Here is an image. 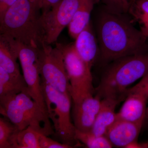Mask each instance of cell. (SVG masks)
I'll use <instances>...</instances> for the list:
<instances>
[{"mask_svg":"<svg viewBox=\"0 0 148 148\" xmlns=\"http://www.w3.org/2000/svg\"><path fill=\"white\" fill-rule=\"evenodd\" d=\"M75 138L89 148H111L113 146L106 135L99 136L91 132H81L76 129Z\"/></svg>","mask_w":148,"mask_h":148,"instance_id":"obj_21","label":"cell"},{"mask_svg":"<svg viewBox=\"0 0 148 148\" xmlns=\"http://www.w3.org/2000/svg\"><path fill=\"white\" fill-rule=\"evenodd\" d=\"M107 9L117 13H127L130 5L129 0H101Z\"/></svg>","mask_w":148,"mask_h":148,"instance_id":"obj_23","label":"cell"},{"mask_svg":"<svg viewBox=\"0 0 148 148\" xmlns=\"http://www.w3.org/2000/svg\"><path fill=\"white\" fill-rule=\"evenodd\" d=\"M15 95L0 97V112L19 130H21L30 126L31 123L27 115L18 105Z\"/></svg>","mask_w":148,"mask_h":148,"instance_id":"obj_15","label":"cell"},{"mask_svg":"<svg viewBox=\"0 0 148 148\" xmlns=\"http://www.w3.org/2000/svg\"><path fill=\"white\" fill-rule=\"evenodd\" d=\"M96 0H82L69 26V35L75 39L90 24V17Z\"/></svg>","mask_w":148,"mask_h":148,"instance_id":"obj_17","label":"cell"},{"mask_svg":"<svg viewBox=\"0 0 148 148\" xmlns=\"http://www.w3.org/2000/svg\"><path fill=\"white\" fill-rule=\"evenodd\" d=\"M130 3V5L132 4L135 1H136L137 0H129Z\"/></svg>","mask_w":148,"mask_h":148,"instance_id":"obj_28","label":"cell"},{"mask_svg":"<svg viewBox=\"0 0 148 148\" xmlns=\"http://www.w3.org/2000/svg\"><path fill=\"white\" fill-rule=\"evenodd\" d=\"M147 78H148V80H147V86H148V73L147 74Z\"/></svg>","mask_w":148,"mask_h":148,"instance_id":"obj_29","label":"cell"},{"mask_svg":"<svg viewBox=\"0 0 148 148\" xmlns=\"http://www.w3.org/2000/svg\"><path fill=\"white\" fill-rule=\"evenodd\" d=\"M61 1V0H40L42 12L49 10Z\"/></svg>","mask_w":148,"mask_h":148,"instance_id":"obj_25","label":"cell"},{"mask_svg":"<svg viewBox=\"0 0 148 148\" xmlns=\"http://www.w3.org/2000/svg\"><path fill=\"white\" fill-rule=\"evenodd\" d=\"M18 0H0V18L3 16L6 11Z\"/></svg>","mask_w":148,"mask_h":148,"instance_id":"obj_26","label":"cell"},{"mask_svg":"<svg viewBox=\"0 0 148 148\" xmlns=\"http://www.w3.org/2000/svg\"><path fill=\"white\" fill-rule=\"evenodd\" d=\"M21 92L29 94L24 77L18 78L13 76L0 67V97L16 95Z\"/></svg>","mask_w":148,"mask_h":148,"instance_id":"obj_18","label":"cell"},{"mask_svg":"<svg viewBox=\"0 0 148 148\" xmlns=\"http://www.w3.org/2000/svg\"><path fill=\"white\" fill-rule=\"evenodd\" d=\"M140 31L146 38H148V20L143 25L140 26Z\"/></svg>","mask_w":148,"mask_h":148,"instance_id":"obj_27","label":"cell"},{"mask_svg":"<svg viewBox=\"0 0 148 148\" xmlns=\"http://www.w3.org/2000/svg\"><path fill=\"white\" fill-rule=\"evenodd\" d=\"M143 123L117 119L110 127L106 136L113 147L128 148L138 141Z\"/></svg>","mask_w":148,"mask_h":148,"instance_id":"obj_12","label":"cell"},{"mask_svg":"<svg viewBox=\"0 0 148 148\" xmlns=\"http://www.w3.org/2000/svg\"><path fill=\"white\" fill-rule=\"evenodd\" d=\"M74 45L77 53L91 70L100 56V48L90 23L75 39Z\"/></svg>","mask_w":148,"mask_h":148,"instance_id":"obj_13","label":"cell"},{"mask_svg":"<svg viewBox=\"0 0 148 148\" xmlns=\"http://www.w3.org/2000/svg\"><path fill=\"white\" fill-rule=\"evenodd\" d=\"M95 90L101 99L111 98L124 101L128 87L148 73V51L113 61Z\"/></svg>","mask_w":148,"mask_h":148,"instance_id":"obj_3","label":"cell"},{"mask_svg":"<svg viewBox=\"0 0 148 148\" xmlns=\"http://www.w3.org/2000/svg\"><path fill=\"white\" fill-rule=\"evenodd\" d=\"M40 148H73L69 145L48 138V136L40 134L39 138Z\"/></svg>","mask_w":148,"mask_h":148,"instance_id":"obj_24","label":"cell"},{"mask_svg":"<svg viewBox=\"0 0 148 148\" xmlns=\"http://www.w3.org/2000/svg\"><path fill=\"white\" fill-rule=\"evenodd\" d=\"M40 0H18L0 18V35L36 48L45 42Z\"/></svg>","mask_w":148,"mask_h":148,"instance_id":"obj_2","label":"cell"},{"mask_svg":"<svg viewBox=\"0 0 148 148\" xmlns=\"http://www.w3.org/2000/svg\"><path fill=\"white\" fill-rule=\"evenodd\" d=\"M121 102L113 98L101 99L100 109L90 132L99 136L106 135L109 128L117 119L115 109Z\"/></svg>","mask_w":148,"mask_h":148,"instance_id":"obj_14","label":"cell"},{"mask_svg":"<svg viewBox=\"0 0 148 148\" xmlns=\"http://www.w3.org/2000/svg\"><path fill=\"white\" fill-rule=\"evenodd\" d=\"M20 130L5 118H0V148H15L16 135Z\"/></svg>","mask_w":148,"mask_h":148,"instance_id":"obj_19","label":"cell"},{"mask_svg":"<svg viewBox=\"0 0 148 148\" xmlns=\"http://www.w3.org/2000/svg\"><path fill=\"white\" fill-rule=\"evenodd\" d=\"M38 62L41 81L71 95L70 81L60 49L44 43L38 48Z\"/></svg>","mask_w":148,"mask_h":148,"instance_id":"obj_6","label":"cell"},{"mask_svg":"<svg viewBox=\"0 0 148 148\" xmlns=\"http://www.w3.org/2000/svg\"><path fill=\"white\" fill-rule=\"evenodd\" d=\"M147 80V74L138 84L128 88L124 103L117 113V119L144 123L148 100Z\"/></svg>","mask_w":148,"mask_h":148,"instance_id":"obj_8","label":"cell"},{"mask_svg":"<svg viewBox=\"0 0 148 148\" xmlns=\"http://www.w3.org/2000/svg\"><path fill=\"white\" fill-rule=\"evenodd\" d=\"M63 54L70 85L73 103L81 101L86 96L93 95L91 70L77 53L74 43L69 44L56 43Z\"/></svg>","mask_w":148,"mask_h":148,"instance_id":"obj_5","label":"cell"},{"mask_svg":"<svg viewBox=\"0 0 148 148\" xmlns=\"http://www.w3.org/2000/svg\"><path fill=\"white\" fill-rule=\"evenodd\" d=\"M128 12L140 26L148 20V0H137L130 5Z\"/></svg>","mask_w":148,"mask_h":148,"instance_id":"obj_22","label":"cell"},{"mask_svg":"<svg viewBox=\"0 0 148 148\" xmlns=\"http://www.w3.org/2000/svg\"><path fill=\"white\" fill-rule=\"evenodd\" d=\"M101 98L91 95L73 103L72 116L76 129L81 132H91L99 111Z\"/></svg>","mask_w":148,"mask_h":148,"instance_id":"obj_10","label":"cell"},{"mask_svg":"<svg viewBox=\"0 0 148 148\" xmlns=\"http://www.w3.org/2000/svg\"><path fill=\"white\" fill-rule=\"evenodd\" d=\"M147 113L148 115V108H147Z\"/></svg>","mask_w":148,"mask_h":148,"instance_id":"obj_30","label":"cell"},{"mask_svg":"<svg viewBox=\"0 0 148 148\" xmlns=\"http://www.w3.org/2000/svg\"><path fill=\"white\" fill-rule=\"evenodd\" d=\"M15 97L18 105L29 118L30 127L46 136L54 133L49 118L29 94L21 92L15 95Z\"/></svg>","mask_w":148,"mask_h":148,"instance_id":"obj_11","label":"cell"},{"mask_svg":"<svg viewBox=\"0 0 148 148\" xmlns=\"http://www.w3.org/2000/svg\"><path fill=\"white\" fill-rule=\"evenodd\" d=\"M19 61L23 75L27 83L29 95L48 116L42 89L41 79L37 53L33 51L25 52L19 56Z\"/></svg>","mask_w":148,"mask_h":148,"instance_id":"obj_9","label":"cell"},{"mask_svg":"<svg viewBox=\"0 0 148 148\" xmlns=\"http://www.w3.org/2000/svg\"><path fill=\"white\" fill-rule=\"evenodd\" d=\"M42 89L49 118L53 123L54 133L62 143L74 147L76 128L71 120V96L41 81Z\"/></svg>","mask_w":148,"mask_h":148,"instance_id":"obj_4","label":"cell"},{"mask_svg":"<svg viewBox=\"0 0 148 148\" xmlns=\"http://www.w3.org/2000/svg\"><path fill=\"white\" fill-rule=\"evenodd\" d=\"M40 134L30 126L20 130L16 135L15 148H40Z\"/></svg>","mask_w":148,"mask_h":148,"instance_id":"obj_20","label":"cell"},{"mask_svg":"<svg viewBox=\"0 0 148 148\" xmlns=\"http://www.w3.org/2000/svg\"><path fill=\"white\" fill-rule=\"evenodd\" d=\"M82 0H61L49 10L42 12L41 23L45 43L57 41L64 28L68 27Z\"/></svg>","mask_w":148,"mask_h":148,"instance_id":"obj_7","label":"cell"},{"mask_svg":"<svg viewBox=\"0 0 148 148\" xmlns=\"http://www.w3.org/2000/svg\"><path fill=\"white\" fill-rule=\"evenodd\" d=\"M18 59L14 39L0 35V67L10 75L18 78L24 77L17 63Z\"/></svg>","mask_w":148,"mask_h":148,"instance_id":"obj_16","label":"cell"},{"mask_svg":"<svg viewBox=\"0 0 148 148\" xmlns=\"http://www.w3.org/2000/svg\"><path fill=\"white\" fill-rule=\"evenodd\" d=\"M121 14L107 9L98 17L97 38L104 62L148 51L147 38Z\"/></svg>","mask_w":148,"mask_h":148,"instance_id":"obj_1","label":"cell"}]
</instances>
